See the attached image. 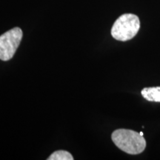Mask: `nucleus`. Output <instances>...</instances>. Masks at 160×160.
Listing matches in <instances>:
<instances>
[{"label":"nucleus","mask_w":160,"mask_h":160,"mask_svg":"<svg viewBox=\"0 0 160 160\" xmlns=\"http://www.w3.org/2000/svg\"><path fill=\"white\" fill-rule=\"evenodd\" d=\"M111 139L117 148L128 154H139L146 148V141L143 136L132 130H116L112 133Z\"/></svg>","instance_id":"obj_1"},{"label":"nucleus","mask_w":160,"mask_h":160,"mask_svg":"<svg viewBox=\"0 0 160 160\" xmlns=\"http://www.w3.org/2000/svg\"><path fill=\"white\" fill-rule=\"evenodd\" d=\"M140 21L137 15L125 13L116 20L111 28V35L119 41H128L137 34Z\"/></svg>","instance_id":"obj_2"},{"label":"nucleus","mask_w":160,"mask_h":160,"mask_svg":"<svg viewBox=\"0 0 160 160\" xmlns=\"http://www.w3.org/2000/svg\"><path fill=\"white\" fill-rule=\"evenodd\" d=\"M23 33L21 28L16 27L0 36V59L8 61L20 45Z\"/></svg>","instance_id":"obj_3"},{"label":"nucleus","mask_w":160,"mask_h":160,"mask_svg":"<svg viewBox=\"0 0 160 160\" xmlns=\"http://www.w3.org/2000/svg\"><path fill=\"white\" fill-rule=\"evenodd\" d=\"M141 94L148 101L160 102V87L145 88L142 90Z\"/></svg>","instance_id":"obj_4"},{"label":"nucleus","mask_w":160,"mask_h":160,"mask_svg":"<svg viewBox=\"0 0 160 160\" xmlns=\"http://www.w3.org/2000/svg\"><path fill=\"white\" fill-rule=\"evenodd\" d=\"M48 160H73V157L69 152L66 151H57L53 153L47 159Z\"/></svg>","instance_id":"obj_5"}]
</instances>
